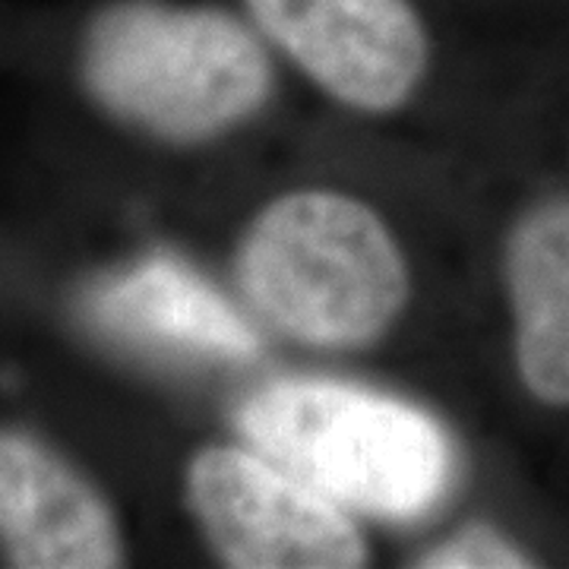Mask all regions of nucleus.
I'll return each instance as SVG.
<instances>
[{
  "instance_id": "obj_1",
  "label": "nucleus",
  "mask_w": 569,
  "mask_h": 569,
  "mask_svg": "<svg viewBox=\"0 0 569 569\" xmlns=\"http://www.w3.org/2000/svg\"><path fill=\"white\" fill-rule=\"evenodd\" d=\"M77 70L111 121L168 146L244 127L276 86L269 41L212 0H102L80 22Z\"/></svg>"
},
{
  "instance_id": "obj_2",
  "label": "nucleus",
  "mask_w": 569,
  "mask_h": 569,
  "mask_svg": "<svg viewBox=\"0 0 569 569\" xmlns=\"http://www.w3.org/2000/svg\"><path fill=\"white\" fill-rule=\"evenodd\" d=\"M247 310L284 339L320 351L377 346L411 298L406 250L365 200L305 187L247 222L234 250Z\"/></svg>"
},
{
  "instance_id": "obj_3",
  "label": "nucleus",
  "mask_w": 569,
  "mask_h": 569,
  "mask_svg": "<svg viewBox=\"0 0 569 569\" xmlns=\"http://www.w3.org/2000/svg\"><path fill=\"white\" fill-rule=\"evenodd\" d=\"M247 447L355 516L406 522L452 481V447L421 408L332 380H282L238 411Z\"/></svg>"
},
{
  "instance_id": "obj_4",
  "label": "nucleus",
  "mask_w": 569,
  "mask_h": 569,
  "mask_svg": "<svg viewBox=\"0 0 569 569\" xmlns=\"http://www.w3.org/2000/svg\"><path fill=\"white\" fill-rule=\"evenodd\" d=\"M183 503L224 567L355 569L370 557L355 512L253 447L197 449L183 468Z\"/></svg>"
},
{
  "instance_id": "obj_5",
  "label": "nucleus",
  "mask_w": 569,
  "mask_h": 569,
  "mask_svg": "<svg viewBox=\"0 0 569 569\" xmlns=\"http://www.w3.org/2000/svg\"><path fill=\"white\" fill-rule=\"evenodd\" d=\"M247 20L332 102L392 114L433 63L425 0H241Z\"/></svg>"
},
{
  "instance_id": "obj_6",
  "label": "nucleus",
  "mask_w": 569,
  "mask_h": 569,
  "mask_svg": "<svg viewBox=\"0 0 569 569\" xmlns=\"http://www.w3.org/2000/svg\"><path fill=\"white\" fill-rule=\"evenodd\" d=\"M0 553L20 569H114L127 541L104 490L39 433L0 425Z\"/></svg>"
},
{
  "instance_id": "obj_7",
  "label": "nucleus",
  "mask_w": 569,
  "mask_h": 569,
  "mask_svg": "<svg viewBox=\"0 0 569 569\" xmlns=\"http://www.w3.org/2000/svg\"><path fill=\"white\" fill-rule=\"evenodd\" d=\"M512 358L531 399L569 408V197L529 206L503 241Z\"/></svg>"
},
{
  "instance_id": "obj_8",
  "label": "nucleus",
  "mask_w": 569,
  "mask_h": 569,
  "mask_svg": "<svg viewBox=\"0 0 569 569\" xmlns=\"http://www.w3.org/2000/svg\"><path fill=\"white\" fill-rule=\"evenodd\" d=\"M99 313L118 332L216 358H253L260 336L222 295L174 260H146L99 295Z\"/></svg>"
},
{
  "instance_id": "obj_9",
  "label": "nucleus",
  "mask_w": 569,
  "mask_h": 569,
  "mask_svg": "<svg viewBox=\"0 0 569 569\" xmlns=\"http://www.w3.org/2000/svg\"><path fill=\"white\" fill-rule=\"evenodd\" d=\"M535 563L531 550L488 522H468L415 560L418 569H529Z\"/></svg>"
}]
</instances>
